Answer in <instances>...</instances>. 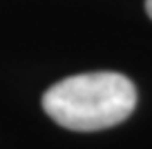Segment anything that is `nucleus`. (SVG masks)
<instances>
[{"label":"nucleus","mask_w":152,"mask_h":149,"mask_svg":"<svg viewBox=\"0 0 152 149\" xmlns=\"http://www.w3.org/2000/svg\"><path fill=\"white\" fill-rule=\"evenodd\" d=\"M137 107V87L123 74H78L52 85L43 109L54 122L72 131H101L123 122Z\"/></svg>","instance_id":"nucleus-1"},{"label":"nucleus","mask_w":152,"mask_h":149,"mask_svg":"<svg viewBox=\"0 0 152 149\" xmlns=\"http://www.w3.org/2000/svg\"><path fill=\"white\" fill-rule=\"evenodd\" d=\"M145 11H148V16L152 18V0H145Z\"/></svg>","instance_id":"nucleus-2"}]
</instances>
